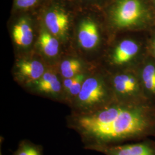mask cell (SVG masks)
<instances>
[{
	"instance_id": "6da1fadb",
	"label": "cell",
	"mask_w": 155,
	"mask_h": 155,
	"mask_svg": "<svg viewBox=\"0 0 155 155\" xmlns=\"http://www.w3.org/2000/svg\"><path fill=\"white\" fill-rule=\"evenodd\" d=\"M66 125L79 136L86 150H94L155 137V107L147 102L113 101L90 113H72Z\"/></svg>"
},
{
	"instance_id": "7a4b0ae2",
	"label": "cell",
	"mask_w": 155,
	"mask_h": 155,
	"mask_svg": "<svg viewBox=\"0 0 155 155\" xmlns=\"http://www.w3.org/2000/svg\"><path fill=\"white\" fill-rule=\"evenodd\" d=\"M110 90L101 79L90 77L85 79L80 93L74 101V114H86L98 110L113 102Z\"/></svg>"
},
{
	"instance_id": "3957f363",
	"label": "cell",
	"mask_w": 155,
	"mask_h": 155,
	"mask_svg": "<svg viewBox=\"0 0 155 155\" xmlns=\"http://www.w3.org/2000/svg\"><path fill=\"white\" fill-rule=\"evenodd\" d=\"M139 81L132 75L119 74L111 82L113 94L117 102L126 104H139L146 103L142 98L144 91Z\"/></svg>"
},
{
	"instance_id": "277c9868",
	"label": "cell",
	"mask_w": 155,
	"mask_h": 155,
	"mask_svg": "<svg viewBox=\"0 0 155 155\" xmlns=\"http://www.w3.org/2000/svg\"><path fill=\"white\" fill-rule=\"evenodd\" d=\"M145 13V8L140 0H120L114 9L113 17L117 26L124 28L137 24Z\"/></svg>"
},
{
	"instance_id": "5b68a950",
	"label": "cell",
	"mask_w": 155,
	"mask_h": 155,
	"mask_svg": "<svg viewBox=\"0 0 155 155\" xmlns=\"http://www.w3.org/2000/svg\"><path fill=\"white\" fill-rule=\"evenodd\" d=\"M94 151L104 155H155V141L148 138L132 143L100 147Z\"/></svg>"
},
{
	"instance_id": "8992f818",
	"label": "cell",
	"mask_w": 155,
	"mask_h": 155,
	"mask_svg": "<svg viewBox=\"0 0 155 155\" xmlns=\"http://www.w3.org/2000/svg\"><path fill=\"white\" fill-rule=\"evenodd\" d=\"M33 90L39 94L52 97H59L63 95V84L55 74L45 72L38 80L32 83Z\"/></svg>"
},
{
	"instance_id": "52a82bcc",
	"label": "cell",
	"mask_w": 155,
	"mask_h": 155,
	"mask_svg": "<svg viewBox=\"0 0 155 155\" xmlns=\"http://www.w3.org/2000/svg\"><path fill=\"white\" fill-rule=\"evenodd\" d=\"M100 40V35L97 25L87 20L81 22L78 31V41L84 49H92Z\"/></svg>"
},
{
	"instance_id": "ba28073f",
	"label": "cell",
	"mask_w": 155,
	"mask_h": 155,
	"mask_svg": "<svg viewBox=\"0 0 155 155\" xmlns=\"http://www.w3.org/2000/svg\"><path fill=\"white\" fill-rule=\"evenodd\" d=\"M45 23L52 34L63 36L68 28L69 20L66 13L61 10H52L47 13Z\"/></svg>"
},
{
	"instance_id": "9c48e42d",
	"label": "cell",
	"mask_w": 155,
	"mask_h": 155,
	"mask_svg": "<svg viewBox=\"0 0 155 155\" xmlns=\"http://www.w3.org/2000/svg\"><path fill=\"white\" fill-rule=\"evenodd\" d=\"M139 50V45L136 42L130 40H125L114 50L113 61L118 64L127 63L137 54Z\"/></svg>"
},
{
	"instance_id": "30bf717a",
	"label": "cell",
	"mask_w": 155,
	"mask_h": 155,
	"mask_svg": "<svg viewBox=\"0 0 155 155\" xmlns=\"http://www.w3.org/2000/svg\"><path fill=\"white\" fill-rule=\"evenodd\" d=\"M20 76L28 82L38 80L45 74L44 66L38 61H23L18 63Z\"/></svg>"
},
{
	"instance_id": "8fae6325",
	"label": "cell",
	"mask_w": 155,
	"mask_h": 155,
	"mask_svg": "<svg viewBox=\"0 0 155 155\" xmlns=\"http://www.w3.org/2000/svg\"><path fill=\"white\" fill-rule=\"evenodd\" d=\"M12 36L15 43L20 46L27 47L31 45L33 39V31L26 20L21 19L14 26Z\"/></svg>"
},
{
	"instance_id": "7c38bea8",
	"label": "cell",
	"mask_w": 155,
	"mask_h": 155,
	"mask_svg": "<svg viewBox=\"0 0 155 155\" xmlns=\"http://www.w3.org/2000/svg\"><path fill=\"white\" fill-rule=\"evenodd\" d=\"M141 86L144 93L155 99V66L148 64L141 74Z\"/></svg>"
},
{
	"instance_id": "4fadbf2b",
	"label": "cell",
	"mask_w": 155,
	"mask_h": 155,
	"mask_svg": "<svg viewBox=\"0 0 155 155\" xmlns=\"http://www.w3.org/2000/svg\"><path fill=\"white\" fill-rule=\"evenodd\" d=\"M39 45L46 55L53 57L59 52V41L47 31H43L41 33L39 38Z\"/></svg>"
},
{
	"instance_id": "5bb4252c",
	"label": "cell",
	"mask_w": 155,
	"mask_h": 155,
	"mask_svg": "<svg viewBox=\"0 0 155 155\" xmlns=\"http://www.w3.org/2000/svg\"><path fill=\"white\" fill-rule=\"evenodd\" d=\"M12 155H44L42 145L24 139L21 140Z\"/></svg>"
},
{
	"instance_id": "9a60e30c",
	"label": "cell",
	"mask_w": 155,
	"mask_h": 155,
	"mask_svg": "<svg viewBox=\"0 0 155 155\" xmlns=\"http://www.w3.org/2000/svg\"><path fill=\"white\" fill-rule=\"evenodd\" d=\"M81 68V64L78 60H66L61 63V75L64 78L75 77L79 74Z\"/></svg>"
},
{
	"instance_id": "2e32d148",
	"label": "cell",
	"mask_w": 155,
	"mask_h": 155,
	"mask_svg": "<svg viewBox=\"0 0 155 155\" xmlns=\"http://www.w3.org/2000/svg\"><path fill=\"white\" fill-rule=\"evenodd\" d=\"M85 80V77L83 74H79L77 75V77L75 82L72 84L71 87L68 90L66 94L64 95L66 98L68 100H72L74 101L76 99L80 91L82 88L83 82Z\"/></svg>"
},
{
	"instance_id": "e0dca14e",
	"label": "cell",
	"mask_w": 155,
	"mask_h": 155,
	"mask_svg": "<svg viewBox=\"0 0 155 155\" xmlns=\"http://www.w3.org/2000/svg\"><path fill=\"white\" fill-rule=\"evenodd\" d=\"M38 0H16L17 7L22 9H26L36 4Z\"/></svg>"
},
{
	"instance_id": "ac0fdd59",
	"label": "cell",
	"mask_w": 155,
	"mask_h": 155,
	"mask_svg": "<svg viewBox=\"0 0 155 155\" xmlns=\"http://www.w3.org/2000/svg\"><path fill=\"white\" fill-rule=\"evenodd\" d=\"M153 50H154V53H155V40L154 43H153Z\"/></svg>"
},
{
	"instance_id": "d6986e66",
	"label": "cell",
	"mask_w": 155,
	"mask_h": 155,
	"mask_svg": "<svg viewBox=\"0 0 155 155\" xmlns=\"http://www.w3.org/2000/svg\"></svg>"
}]
</instances>
